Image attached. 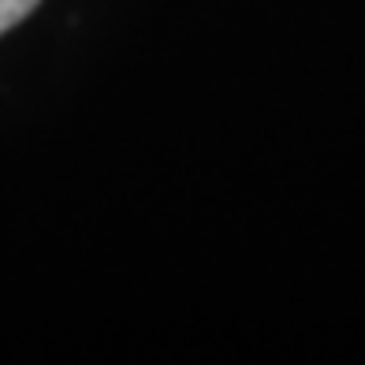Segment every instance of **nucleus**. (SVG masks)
Segmentation results:
<instances>
[{
    "label": "nucleus",
    "instance_id": "f257e3e1",
    "mask_svg": "<svg viewBox=\"0 0 365 365\" xmlns=\"http://www.w3.org/2000/svg\"><path fill=\"white\" fill-rule=\"evenodd\" d=\"M41 0H0V34H8L11 26H19Z\"/></svg>",
    "mask_w": 365,
    "mask_h": 365
}]
</instances>
